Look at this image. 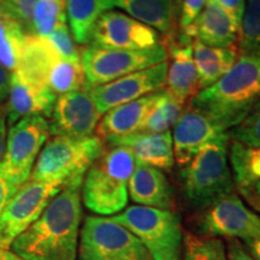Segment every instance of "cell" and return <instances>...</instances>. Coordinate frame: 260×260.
I'll return each mask as SVG.
<instances>
[{
    "label": "cell",
    "instance_id": "6da1fadb",
    "mask_svg": "<svg viewBox=\"0 0 260 260\" xmlns=\"http://www.w3.org/2000/svg\"><path fill=\"white\" fill-rule=\"evenodd\" d=\"M81 187H64L12 242L11 251L27 260H76L82 220Z\"/></svg>",
    "mask_w": 260,
    "mask_h": 260
},
{
    "label": "cell",
    "instance_id": "7a4b0ae2",
    "mask_svg": "<svg viewBox=\"0 0 260 260\" xmlns=\"http://www.w3.org/2000/svg\"><path fill=\"white\" fill-rule=\"evenodd\" d=\"M260 100V52L241 53L222 79L191 98L189 106L222 132H229L248 116Z\"/></svg>",
    "mask_w": 260,
    "mask_h": 260
},
{
    "label": "cell",
    "instance_id": "3957f363",
    "mask_svg": "<svg viewBox=\"0 0 260 260\" xmlns=\"http://www.w3.org/2000/svg\"><path fill=\"white\" fill-rule=\"evenodd\" d=\"M228 146L229 135L226 132L205 146L182 169V194L193 210L201 212L235 193V183L228 160Z\"/></svg>",
    "mask_w": 260,
    "mask_h": 260
},
{
    "label": "cell",
    "instance_id": "277c9868",
    "mask_svg": "<svg viewBox=\"0 0 260 260\" xmlns=\"http://www.w3.org/2000/svg\"><path fill=\"white\" fill-rule=\"evenodd\" d=\"M134 154L122 146H110L84 175L81 198L99 216L118 214L128 205V183L136 167Z\"/></svg>",
    "mask_w": 260,
    "mask_h": 260
},
{
    "label": "cell",
    "instance_id": "5b68a950",
    "mask_svg": "<svg viewBox=\"0 0 260 260\" xmlns=\"http://www.w3.org/2000/svg\"><path fill=\"white\" fill-rule=\"evenodd\" d=\"M99 136L54 135L42 147L29 180L61 187L82 184L84 175L105 151Z\"/></svg>",
    "mask_w": 260,
    "mask_h": 260
},
{
    "label": "cell",
    "instance_id": "8992f818",
    "mask_svg": "<svg viewBox=\"0 0 260 260\" xmlns=\"http://www.w3.org/2000/svg\"><path fill=\"white\" fill-rule=\"evenodd\" d=\"M111 218L138 237L152 260H181L183 230L172 211L133 205Z\"/></svg>",
    "mask_w": 260,
    "mask_h": 260
},
{
    "label": "cell",
    "instance_id": "52a82bcc",
    "mask_svg": "<svg viewBox=\"0 0 260 260\" xmlns=\"http://www.w3.org/2000/svg\"><path fill=\"white\" fill-rule=\"evenodd\" d=\"M76 260H152L135 235L111 217L88 216L80 232Z\"/></svg>",
    "mask_w": 260,
    "mask_h": 260
},
{
    "label": "cell",
    "instance_id": "ba28073f",
    "mask_svg": "<svg viewBox=\"0 0 260 260\" xmlns=\"http://www.w3.org/2000/svg\"><path fill=\"white\" fill-rule=\"evenodd\" d=\"M87 87L100 86L168 60L164 45L147 50H107L88 46L80 52Z\"/></svg>",
    "mask_w": 260,
    "mask_h": 260
},
{
    "label": "cell",
    "instance_id": "9c48e42d",
    "mask_svg": "<svg viewBox=\"0 0 260 260\" xmlns=\"http://www.w3.org/2000/svg\"><path fill=\"white\" fill-rule=\"evenodd\" d=\"M50 124L44 116H28L9 129L0 172L21 187L30 177L35 161L50 136Z\"/></svg>",
    "mask_w": 260,
    "mask_h": 260
},
{
    "label": "cell",
    "instance_id": "30bf717a",
    "mask_svg": "<svg viewBox=\"0 0 260 260\" xmlns=\"http://www.w3.org/2000/svg\"><path fill=\"white\" fill-rule=\"evenodd\" d=\"M61 189L60 184L32 180L22 184L0 214V249H9Z\"/></svg>",
    "mask_w": 260,
    "mask_h": 260
},
{
    "label": "cell",
    "instance_id": "8fae6325",
    "mask_svg": "<svg viewBox=\"0 0 260 260\" xmlns=\"http://www.w3.org/2000/svg\"><path fill=\"white\" fill-rule=\"evenodd\" d=\"M197 228L201 236L245 242L260 237V214L248 209L241 198L233 193L201 211Z\"/></svg>",
    "mask_w": 260,
    "mask_h": 260
},
{
    "label": "cell",
    "instance_id": "7c38bea8",
    "mask_svg": "<svg viewBox=\"0 0 260 260\" xmlns=\"http://www.w3.org/2000/svg\"><path fill=\"white\" fill-rule=\"evenodd\" d=\"M88 45L107 50H147L161 45V38L155 29L124 12L110 10L94 24Z\"/></svg>",
    "mask_w": 260,
    "mask_h": 260
},
{
    "label": "cell",
    "instance_id": "4fadbf2b",
    "mask_svg": "<svg viewBox=\"0 0 260 260\" xmlns=\"http://www.w3.org/2000/svg\"><path fill=\"white\" fill-rule=\"evenodd\" d=\"M168 60L147 69L125 75L100 86L87 87L99 112L106 113L113 107L134 102L149 94L161 92L167 87Z\"/></svg>",
    "mask_w": 260,
    "mask_h": 260
},
{
    "label": "cell",
    "instance_id": "5bb4252c",
    "mask_svg": "<svg viewBox=\"0 0 260 260\" xmlns=\"http://www.w3.org/2000/svg\"><path fill=\"white\" fill-rule=\"evenodd\" d=\"M102 113L96 109L88 89L61 94L54 102L50 116L52 135H67L83 138L93 135L99 124Z\"/></svg>",
    "mask_w": 260,
    "mask_h": 260
},
{
    "label": "cell",
    "instance_id": "9a60e30c",
    "mask_svg": "<svg viewBox=\"0 0 260 260\" xmlns=\"http://www.w3.org/2000/svg\"><path fill=\"white\" fill-rule=\"evenodd\" d=\"M223 133L226 132H222L206 116L188 105L171 134L175 161L184 167L205 146Z\"/></svg>",
    "mask_w": 260,
    "mask_h": 260
},
{
    "label": "cell",
    "instance_id": "2e32d148",
    "mask_svg": "<svg viewBox=\"0 0 260 260\" xmlns=\"http://www.w3.org/2000/svg\"><path fill=\"white\" fill-rule=\"evenodd\" d=\"M57 95L48 86L34 82L12 71L6 105L8 124L28 116L50 117Z\"/></svg>",
    "mask_w": 260,
    "mask_h": 260
},
{
    "label": "cell",
    "instance_id": "e0dca14e",
    "mask_svg": "<svg viewBox=\"0 0 260 260\" xmlns=\"http://www.w3.org/2000/svg\"><path fill=\"white\" fill-rule=\"evenodd\" d=\"M240 28L217 5L214 0H207L197 19L178 35L177 42L191 44L193 40L211 47H232L239 41Z\"/></svg>",
    "mask_w": 260,
    "mask_h": 260
},
{
    "label": "cell",
    "instance_id": "ac0fdd59",
    "mask_svg": "<svg viewBox=\"0 0 260 260\" xmlns=\"http://www.w3.org/2000/svg\"><path fill=\"white\" fill-rule=\"evenodd\" d=\"M107 146H122L128 148L141 164L157 168L159 170H170L175 164L174 146L171 132L151 134L134 133L124 136H115L103 140Z\"/></svg>",
    "mask_w": 260,
    "mask_h": 260
},
{
    "label": "cell",
    "instance_id": "d6986e66",
    "mask_svg": "<svg viewBox=\"0 0 260 260\" xmlns=\"http://www.w3.org/2000/svg\"><path fill=\"white\" fill-rule=\"evenodd\" d=\"M130 199L140 206L172 211L174 191L165 174L157 168L136 162L128 183Z\"/></svg>",
    "mask_w": 260,
    "mask_h": 260
},
{
    "label": "cell",
    "instance_id": "ffe728a7",
    "mask_svg": "<svg viewBox=\"0 0 260 260\" xmlns=\"http://www.w3.org/2000/svg\"><path fill=\"white\" fill-rule=\"evenodd\" d=\"M167 90L182 103H189L199 92V81L193 58L191 44L169 42Z\"/></svg>",
    "mask_w": 260,
    "mask_h": 260
},
{
    "label": "cell",
    "instance_id": "44dd1931",
    "mask_svg": "<svg viewBox=\"0 0 260 260\" xmlns=\"http://www.w3.org/2000/svg\"><path fill=\"white\" fill-rule=\"evenodd\" d=\"M159 94L160 92L149 94L134 102L109 110L96 126V136L102 140H106L115 136L139 133L146 115L157 103Z\"/></svg>",
    "mask_w": 260,
    "mask_h": 260
},
{
    "label": "cell",
    "instance_id": "7402d4cb",
    "mask_svg": "<svg viewBox=\"0 0 260 260\" xmlns=\"http://www.w3.org/2000/svg\"><path fill=\"white\" fill-rule=\"evenodd\" d=\"M193 58L199 81V90L209 88L232 69L239 57V48L211 47L193 40Z\"/></svg>",
    "mask_w": 260,
    "mask_h": 260
},
{
    "label": "cell",
    "instance_id": "603a6c76",
    "mask_svg": "<svg viewBox=\"0 0 260 260\" xmlns=\"http://www.w3.org/2000/svg\"><path fill=\"white\" fill-rule=\"evenodd\" d=\"M59 58L46 38L27 35L21 58L14 71L28 80L47 86L48 74Z\"/></svg>",
    "mask_w": 260,
    "mask_h": 260
},
{
    "label": "cell",
    "instance_id": "cb8c5ba5",
    "mask_svg": "<svg viewBox=\"0 0 260 260\" xmlns=\"http://www.w3.org/2000/svg\"><path fill=\"white\" fill-rule=\"evenodd\" d=\"M117 0H67V21L75 42L88 45L100 16L116 8Z\"/></svg>",
    "mask_w": 260,
    "mask_h": 260
},
{
    "label": "cell",
    "instance_id": "d4e9b609",
    "mask_svg": "<svg viewBox=\"0 0 260 260\" xmlns=\"http://www.w3.org/2000/svg\"><path fill=\"white\" fill-rule=\"evenodd\" d=\"M116 8L159 32L171 34L176 14L174 0H117Z\"/></svg>",
    "mask_w": 260,
    "mask_h": 260
},
{
    "label": "cell",
    "instance_id": "484cf974",
    "mask_svg": "<svg viewBox=\"0 0 260 260\" xmlns=\"http://www.w3.org/2000/svg\"><path fill=\"white\" fill-rule=\"evenodd\" d=\"M228 160L237 190L260 181V146L251 147L229 139Z\"/></svg>",
    "mask_w": 260,
    "mask_h": 260
},
{
    "label": "cell",
    "instance_id": "4316f807",
    "mask_svg": "<svg viewBox=\"0 0 260 260\" xmlns=\"http://www.w3.org/2000/svg\"><path fill=\"white\" fill-rule=\"evenodd\" d=\"M25 37L21 23L0 3V64L10 73L17 68Z\"/></svg>",
    "mask_w": 260,
    "mask_h": 260
},
{
    "label": "cell",
    "instance_id": "83f0119b",
    "mask_svg": "<svg viewBox=\"0 0 260 260\" xmlns=\"http://www.w3.org/2000/svg\"><path fill=\"white\" fill-rule=\"evenodd\" d=\"M64 23H67V0H37L30 35L47 38Z\"/></svg>",
    "mask_w": 260,
    "mask_h": 260
},
{
    "label": "cell",
    "instance_id": "f1b7e54d",
    "mask_svg": "<svg viewBox=\"0 0 260 260\" xmlns=\"http://www.w3.org/2000/svg\"><path fill=\"white\" fill-rule=\"evenodd\" d=\"M47 86L56 95L84 88L86 79L81 61L64 60L59 58L48 74Z\"/></svg>",
    "mask_w": 260,
    "mask_h": 260
},
{
    "label": "cell",
    "instance_id": "f546056e",
    "mask_svg": "<svg viewBox=\"0 0 260 260\" xmlns=\"http://www.w3.org/2000/svg\"><path fill=\"white\" fill-rule=\"evenodd\" d=\"M182 260H228L226 248L222 239L183 233Z\"/></svg>",
    "mask_w": 260,
    "mask_h": 260
},
{
    "label": "cell",
    "instance_id": "4dcf8cb0",
    "mask_svg": "<svg viewBox=\"0 0 260 260\" xmlns=\"http://www.w3.org/2000/svg\"><path fill=\"white\" fill-rule=\"evenodd\" d=\"M236 46L241 53L260 52V0H246Z\"/></svg>",
    "mask_w": 260,
    "mask_h": 260
},
{
    "label": "cell",
    "instance_id": "1f68e13d",
    "mask_svg": "<svg viewBox=\"0 0 260 260\" xmlns=\"http://www.w3.org/2000/svg\"><path fill=\"white\" fill-rule=\"evenodd\" d=\"M228 135L230 140H235L246 146H260V100L239 125L228 132Z\"/></svg>",
    "mask_w": 260,
    "mask_h": 260
},
{
    "label": "cell",
    "instance_id": "d6a6232c",
    "mask_svg": "<svg viewBox=\"0 0 260 260\" xmlns=\"http://www.w3.org/2000/svg\"><path fill=\"white\" fill-rule=\"evenodd\" d=\"M52 47L56 50L59 57L64 60L81 61V54L79 48L76 47L75 40L69 30V25L67 23L61 24L54 29L46 38Z\"/></svg>",
    "mask_w": 260,
    "mask_h": 260
},
{
    "label": "cell",
    "instance_id": "836d02e7",
    "mask_svg": "<svg viewBox=\"0 0 260 260\" xmlns=\"http://www.w3.org/2000/svg\"><path fill=\"white\" fill-rule=\"evenodd\" d=\"M158 111L160 112V115L164 119L169 129L174 128V125L176 124L182 113L184 111V106L186 104L180 102L177 98H175L172 94L168 92L167 89L161 90L159 94V98L155 103Z\"/></svg>",
    "mask_w": 260,
    "mask_h": 260
},
{
    "label": "cell",
    "instance_id": "e575fe53",
    "mask_svg": "<svg viewBox=\"0 0 260 260\" xmlns=\"http://www.w3.org/2000/svg\"><path fill=\"white\" fill-rule=\"evenodd\" d=\"M9 12L21 23L25 34H31V19L37 0H0Z\"/></svg>",
    "mask_w": 260,
    "mask_h": 260
},
{
    "label": "cell",
    "instance_id": "d590c367",
    "mask_svg": "<svg viewBox=\"0 0 260 260\" xmlns=\"http://www.w3.org/2000/svg\"><path fill=\"white\" fill-rule=\"evenodd\" d=\"M207 0H181L178 9V28L180 34L183 32L197 19L206 5Z\"/></svg>",
    "mask_w": 260,
    "mask_h": 260
},
{
    "label": "cell",
    "instance_id": "8d00e7d4",
    "mask_svg": "<svg viewBox=\"0 0 260 260\" xmlns=\"http://www.w3.org/2000/svg\"><path fill=\"white\" fill-rule=\"evenodd\" d=\"M169 126L167 125L164 119L158 111L157 106L152 107L149 110L147 115H146L144 122H142L141 126H140L139 133H151V134H159V133L169 132Z\"/></svg>",
    "mask_w": 260,
    "mask_h": 260
},
{
    "label": "cell",
    "instance_id": "74e56055",
    "mask_svg": "<svg viewBox=\"0 0 260 260\" xmlns=\"http://www.w3.org/2000/svg\"><path fill=\"white\" fill-rule=\"evenodd\" d=\"M217 5L233 19L237 27H241L243 12L246 8V0H214Z\"/></svg>",
    "mask_w": 260,
    "mask_h": 260
},
{
    "label": "cell",
    "instance_id": "f35d334b",
    "mask_svg": "<svg viewBox=\"0 0 260 260\" xmlns=\"http://www.w3.org/2000/svg\"><path fill=\"white\" fill-rule=\"evenodd\" d=\"M225 248L228 260H255L240 240L229 239Z\"/></svg>",
    "mask_w": 260,
    "mask_h": 260
},
{
    "label": "cell",
    "instance_id": "ab89813d",
    "mask_svg": "<svg viewBox=\"0 0 260 260\" xmlns=\"http://www.w3.org/2000/svg\"><path fill=\"white\" fill-rule=\"evenodd\" d=\"M240 195L256 213L260 214V181L251 184V186L237 190Z\"/></svg>",
    "mask_w": 260,
    "mask_h": 260
},
{
    "label": "cell",
    "instance_id": "60d3db41",
    "mask_svg": "<svg viewBox=\"0 0 260 260\" xmlns=\"http://www.w3.org/2000/svg\"><path fill=\"white\" fill-rule=\"evenodd\" d=\"M18 188L19 187L12 183L0 172V214H2L3 210L5 209V206L8 205L10 199L14 197Z\"/></svg>",
    "mask_w": 260,
    "mask_h": 260
},
{
    "label": "cell",
    "instance_id": "b9f144b4",
    "mask_svg": "<svg viewBox=\"0 0 260 260\" xmlns=\"http://www.w3.org/2000/svg\"><path fill=\"white\" fill-rule=\"evenodd\" d=\"M8 113H6V105L2 104L0 105V164H2L3 157H4L5 146H6V136H8Z\"/></svg>",
    "mask_w": 260,
    "mask_h": 260
},
{
    "label": "cell",
    "instance_id": "7bdbcfd3",
    "mask_svg": "<svg viewBox=\"0 0 260 260\" xmlns=\"http://www.w3.org/2000/svg\"><path fill=\"white\" fill-rule=\"evenodd\" d=\"M10 81H11V73L0 64V105L8 99Z\"/></svg>",
    "mask_w": 260,
    "mask_h": 260
},
{
    "label": "cell",
    "instance_id": "ee69618b",
    "mask_svg": "<svg viewBox=\"0 0 260 260\" xmlns=\"http://www.w3.org/2000/svg\"><path fill=\"white\" fill-rule=\"evenodd\" d=\"M248 249V252L254 256L255 260H260V237L254 240H249V241L242 242Z\"/></svg>",
    "mask_w": 260,
    "mask_h": 260
},
{
    "label": "cell",
    "instance_id": "f6af8a7d",
    "mask_svg": "<svg viewBox=\"0 0 260 260\" xmlns=\"http://www.w3.org/2000/svg\"><path fill=\"white\" fill-rule=\"evenodd\" d=\"M0 260H27L22 256L15 254L10 249H0Z\"/></svg>",
    "mask_w": 260,
    "mask_h": 260
},
{
    "label": "cell",
    "instance_id": "bcb514c9",
    "mask_svg": "<svg viewBox=\"0 0 260 260\" xmlns=\"http://www.w3.org/2000/svg\"><path fill=\"white\" fill-rule=\"evenodd\" d=\"M180 3H181V0H174V4H175V9H176V12H178V9H180Z\"/></svg>",
    "mask_w": 260,
    "mask_h": 260
}]
</instances>
